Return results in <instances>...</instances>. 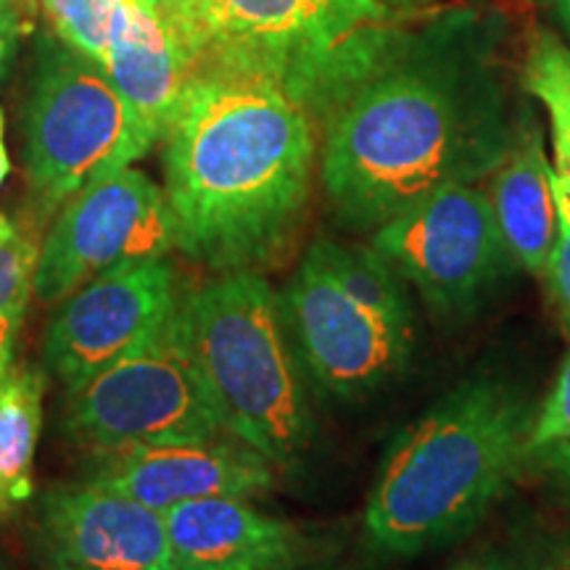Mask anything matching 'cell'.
I'll list each match as a JSON object with an SVG mask.
<instances>
[{"mask_svg": "<svg viewBox=\"0 0 570 570\" xmlns=\"http://www.w3.org/2000/svg\"><path fill=\"white\" fill-rule=\"evenodd\" d=\"M487 21L441 13L402 35L323 127L320 180L352 230L381 227L449 185L479 183L512 142Z\"/></svg>", "mask_w": 570, "mask_h": 570, "instance_id": "obj_1", "label": "cell"}, {"mask_svg": "<svg viewBox=\"0 0 570 570\" xmlns=\"http://www.w3.org/2000/svg\"><path fill=\"white\" fill-rule=\"evenodd\" d=\"M161 142L177 252L214 275L265 273L294 254L317 164V125L294 98L196 69Z\"/></svg>", "mask_w": 570, "mask_h": 570, "instance_id": "obj_2", "label": "cell"}, {"mask_svg": "<svg viewBox=\"0 0 570 570\" xmlns=\"http://www.w3.org/2000/svg\"><path fill=\"white\" fill-rule=\"evenodd\" d=\"M537 410L491 375L462 381L389 446L365 504L375 552L415 558L465 537L533 458Z\"/></svg>", "mask_w": 570, "mask_h": 570, "instance_id": "obj_3", "label": "cell"}, {"mask_svg": "<svg viewBox=\"0 0 570 570\" xmlns=\"http://www.w3.org/2000/svg\"><path fill=\"white\" fill-rule=\"evenodd\" d=\"M190 69L256 77L325 127L407 32L383 0H173L164 17Z\"/></svg>", "mask_w": 570, "mask_h": 570, "instance_id": "obj_4", "label": "cell"}, {"mask_svg": "<svg viewBox=\"0 0 570 570\" xmlns=\"http://www.w3.org/2000/svg\"><path fill=\"white\" fill-rule=\"evenodd\" d=\"M175 320L227 436L294 468L315 423L281 294L262 273H223L185 291Z\"/></svg>", "mask_w": 570, "mask_h": 570, "instance_id": "obj_5", "label": "cell"}, {"mask_svg": "<svg viewBox=\"0 0 570 570\" xmlns=\"http://www.w3.org/2000/svg\"><path fill=\"white\" fill-rule=\"evenodd\" d=\"M151 148L104 69L61 38H42L24 106V169L40 223Z\"/></svg>", "mask_w": 570, "mask_h": 570, "instance_id": "obj_6", "label": "cell"}, {"mask_svg": "<svg viewBox=\"0 0 570 570\" xmlns=\"http://www.w3.org/2000/svg\"><path fill=\"white\" fill-rule=\"evenodd\" d=\"M175 317L146 344L67 391L61 428L75 444L101 454L227 436Z\"/></svg>", "mask_w": 570, "mask_h": 570, "instance_id": "obj_7", "label": "cell"}, {"mask_svg": "<svg viewBox=\"0 0 570 570\" xmlns=\"http://www.w3.org/2000/svg\"><path fill=\"white\" fill-rule=\"evenodd\" d=\"M370 246L439 317H465L515 267L489 194L449 185L375 227Z\"/></svg>", "mask_w": 570, "mask_h": 570, "instance_id": "obj_8", "label": "cell"}, {"mask_svg": "<svg viewBox=\"0 0 570 570\" xmlns=\"http://www.w3.org/2000/svg\"><path fill=\"white\" fill-rule=\"evenodd\" d=\"M281 302L304 373L323 394L356 402L407 370L415 317L394 315L354 296L312 246Z\"/></svg>", "mask_w": 570, "mask_h": 570, "instance_id": "obj_9", "label": "cell"}, {"mask_svg": "<svg viewBox=\"0 0 570 570\" xmlns=\"http://www.w3.org/2000/svg\"><path fill=\"white\" fill-rule=\"evenodd\" d=\"M177 248L167 196L138 169H117L77 190L40 244L35 296L59 304L117 267L164 259Z\"/></svg>", "mask_w": 570, "mask_h": 570, "instance_id": "obj_10", "label": "cell"}, {"mask_svg": "<svg viewBox=\"0 0 570 570\" xmlns=\"http://www.w3.org/2000/svg\"><path fill=\"white\" fill-rule=\"evenodd\" d=\"M183 294L167 256L98 275L61 302L42 344V370L63 391L77 389L159 333Z\"/></svg>", "mask_w": 570, "mask_h": 570, "instance_id": "obj_11", "label": "cell"}, {"mask_svg": "<svg viewBox=\"0 0 570 570\" xmlns=\"http://www.w3.org/2000/svg\"><path fill=\"white\" fill-rule=\"evenodd\" d=\"M40 547L51 570H175L164 512L90 481L42 497Z\"/></svg>", "mask_w": 570, "mask_h": 570, "instance_id": "obj_12", "label": "cell"}, {"mask_svg": "<svg viewBox=\"0 0 570 570\" xmlns=\"http://www.w3.org/2000/svg\"><path fill=\"white\" fill-rule=\"evenodd\" d=\"M85 481L167 512L188 499L265 494L275 487V465L244 441L217 436L101 452Z\"/></svg>", "mask_w": 570, "mask_h": 570, "instance_id": "obj_13", "label": "cell"}, {"mask_svg": "<svg viewBox=\"0 0 570 570\" xmlns=\"http://www.w3.org/2000/svg\"><path fill=\"white\" fill-rule=\"evenodd\" d=\"M175 570H298L312 541L244 497L188 499L164 512Z\"/></svg>", "mask_w": 570, "mask_h": 570, "instance_id": "obj_14", "label": "cell"}, {"mask_svg": "<svg viewBox=\"0 0 570 570\" xmlns=\"http://www.w3.org/2000/svg\"><path fill=\"white\" fill-rule=\"evenodd\" d=\"M98 67L130 106L154 146L161 142L194 75L173 30L142 0H132Z\"/></svg>", "mask_w": 570, "mask_h": 570, "instance_id": "obj_15", "label": "cell"}, {"mask_svg": "<svg viewBox=\"0 0 570 570\" xmlns=\"http://www.w3.org/2000/svg\"><path fill=\"white\" fill-rule=\"evenodd\" d=\"M487 194L515 267L541 281L558 238V202L544 135L531 117L512 132L508 154L491 173Z\"/></svg>", "mask_w": 570, "mask_h": 570, "instance_id": "obj_16", "label": "cell"}, {"mask_svg": "<svg viewBox=\"0 0 570 570\" xmlns=\"http://www.w3.org/2000/svg\"><path fill=\"white\" fill-rule=\"evenodd\" d=\"M46 370L11 365L0 375V520L32 497Z\"/></svg>", "mask_w": 570, "mask_h": 570, "instance_id": "obj_17", "label": "cell"}, {"mask_svg": "<svg viewBox=\"0 0 570 570\" xmlns=\"http://www.w3.org/2000/svg\"><path fill=\"white\" fill-rule=\"evenodd\" d=\"M523 85L550 117L552 173L570 196V48L554 32L533 35L523 61Z\"/></svg>", "mask_w": 570, "mask_h": 570, "instance_id": "obj_18", "label": "cell"}, {"mask_svg": "<svg viewBox=\"0 0 570 570\" xmlns=\"http://www.w3.org/2000/svg\"><path fill=\"white\" fill-rule=\"evenodd\" d=\"M132 0H40L59 38L101 63Z\"/></svg>", "mask_w": 570, "mask_h": 570, "instance_id": "obj_19", "label": "cell"}, {"mask_svg": "<svg viewBox=\"0 0 570 570\" xmlns=\"http://www.w3.org/2000/svg\"><path fill=\"white\" fill-rule=\"evenodd\" d=\"M40 246L30 233L0 212V323L17 320L24 323L30 298L35 294V269Z\"/></svg>", "mask_w": 570, "mask_h": 570, "instance_id": "obj_20", "label": "cell"}, {"mask_svg": "<svg viewBox=\"0 0 570 570\" xmlns=\"http://www.w3.org/2000/svg\"><path fill=\"white\" fill-rule=\"evenodd\" d=\"M554 202H558V238L547 259L544 275L552 309L558 323L570 341V196L554 180Z\"/></svg>", "mask_w": 570, "mask_h": 570, "instance_id": "obj_21", "label": "cell"}, {"mask_svg": "<svg viewBox=\"0 0 570 570\" xmlns=\"http://www.w3.org/2000/svg\"><path fill=\"white\" fill-rule=\"evenodd\" d=\"M560 441H570V354L562 362L544 404L537 410L531 431V452L547 444H560Z\"/></svg>", "mask_w": 570, "mask_h": 570, "instance_id": "obj_22", "label": "cell"}, {"mask_svg": "<svg viewBox=\"0 0 570 570\" xmlns=\"http://www.w3.org/2000/svg\"><path fill=\"white\" fill-rule=\"evenodd\" d=\"M27 30V0H0V77L6 75Z\"/></svg>", "mask_w": 570, "mask_h": 570, "instance_id": "obj_23", "label": "cell"}, {"mask_svg": "<svg viewBox=\"0 0 570 570\" xmlns=\"http://www.w3.org/2000/svg\"><path fill=\"white\" fill-rule=\"evenodd\" d=\"M531 570H570V539L541 537L523 554Z\"/></svg>", "mask_w": 570, "mask_h": 570, "instance_id": "obj_24", "label": "cell"}, {"mask_svg": "<svg viewBox=\"0 0 570 570\" xmlns=\"http://www.w3.org/2000/svg\"><path fill=\"white\" fill-rule=\"evenodd\" d=\"M547 473L552 475L558 489L566 494L570 504V441H560V444H547L533 452V458Z\"/></svg>", "mask_w": 570, "mask_h": 570, "instance_id": "obj_25", "label": "cell"}, {"mask_svg": "<svg viewBox=\"0 0 570 570\" xmlns=\"http://www.w3.org/2000/svg\"><path fill=\"white\" fill-rule=\"evenodd\" d=\"M481 570H531L523 554H504V552H491L489 558H483Z\"/></svg>", "mask_w": 570, "mask_h": 570, "instance_id": "obj_26", "label": "cell"}, {"mask_svg": "<svg viewBox=\"0 0 570 570\" xmlns=\"http://www.w3.org/2000/svg\"><path fill=\"white\" fill-rule=\"evenodd\" d=\"M547 6L554 11V17H558L562 24H566V30L570 32V0H544Z\"/></svg>", "mask_w": 570, "mask_h": 570, "instance_id": "obj_27", "label": "cell"}, {"mask_svg": "<svg viewBox=\"0 0 570 570\" xmlns=\"http://www.w3.org/2000/svg\"><path fill=\"white\" fill-rule=\"evenodd\" d=\"M142 3H146L161 21L169 13V9H173V0H142Z\"/></svg>", "mask_w": 570, "mask_h": 570, "instance_id": "obj_28", "label": "cell"}, {"mask_svg": "<svg viewBox=\"0 0 570 570\" xmlns=\"http://www.w3.org/2000/svg\"><path fill=\"white\" fill-rule=\"evenodd\" d=\"M11 173V159L9 151H6V142H0V185H3L6 177Z\"/></svg>", "mask_w": 570, "mask_h": 570, "instance_id": "obj_29", "label": "cell"}, {"mask_svg": "<svg viewBox=\"0 0 570 570\" xmlns=\"http://www.w3.org/2000/svg\"><path fill=\"white\" fill-rule=\"evenodd\" d=\"M383 3L394 6V9H402V11H407V9H420V6L431 3V0H383Z\"/></svg>", "mask_w": 570, "mask_h": 570, "instance_id": "obj_30", "label": "cell"}, {"mask_svg": "<svg viewBox=\"0 0 570 570\" xmlns=\"http://www.w3.org/2000/svg\"><path fill=\"white\" fill-rule=\"evenodd\" d=\"M454 570H481V562L479 560H465V562H460V566Z\"/></svg>", "mask_w": 570, "mask_h": 570, "instance_id": "obj_31", "label": "cell"}, {"mask_svg": "<svg viewBox=\"0 0 570 570\" xmlns=\"http://www.w3.org/2000/svg\"><path fill=\"white\" fill-rule=\"evenodd\" d=\"M3 130H6V127H3V111H0V142H3Z\"/></svg>", "mask_w": 570, "mask_h": 570, "instance_id": "obj_32", "label": "cell"}, {"mask_svg": "<svg viewBox=\"0 0 570 570\" xmlns=\"http://www.w3.org/2000/svg\"><path fill=\"white\" fill-rule=\"evenodd\" d=\"M0 570H11L9 566H6V560H3V558H0Z\"/></svg>", "mask_w": 570, "mask_h": 570, "instance_id": "obj_33", "label": "cell"}, {"mask_svg": "<svg viewBox=\"0 0 570 570\" xmlns=\"http://www.w3.org/2000/svg\"><path fill=\"white\" fill-rule=\"evenodd\" d=\"M298 570H302V568H298ZM315 570H331V568H315Z\"/></svg>", "mask_w": 570, "mask_h": 570, "instance_id": "obj_34", "label": "cell"}]
</instances>
